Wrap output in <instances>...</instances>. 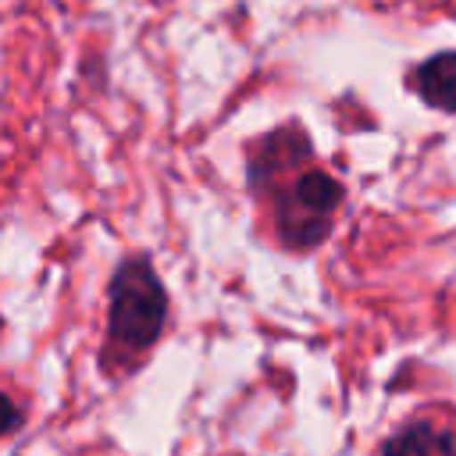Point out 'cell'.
<instances>
[{
	"instance_id": "cell-2",
	"label": "cell",
	"mask_w": 456,
	"mask_h": 456,
	"mask_svg": "<svg viewBox=\"0 0 456 456\" xmlns=\"http://www.w3.org/2000/svg\"><path fill=\"white\" fill-rule=\"evenodd\" d=\"M342 203V185L328 175V171H303L289 192H281L278 200V232L289 246L306 249L314 242H321L331 228V214Z\"/></svg>"
},
{
	"instance_id": "cell-3",
	"label": "cell",
	"mask_w": 456,
	"mask_h": 456,
	"mask_svg": "<svg viewBox=\"0 0 456 456\" xmlns=\"http://www.w3.org/2000/svg\"><path fill=\"white\" fill-rule=\"evenodd\" d=\"M381 456H456V431L417 417L381 445Z\"/></svg>"
},
{
	"instance_id": "cell-4",
	"label": "cell",
	"mask_w": 456,
	"mask_h": 456,
	"mask_svg": "<svg viewBox=\"0 0 456 456\" xmlns=\"http://www.w3.org/2000/svg\"><path fill=\"white\" fill-rule=\"evenodd\" d=\"M417 93L438 107V110H456V53H435L431 61H424L413 75Z\"/></svg>"
},
{
	"instance_id": "cell-1",
	"label": "cell",
	"mask_w": 456,
	"mask_h": 456,
	"mask_svg": "<svg viewBox=\"0 0 456 456\" xmlns=\"http://www.w3.org/2000/svg\"><path fill=\"white\" fill-rule=\"evenodd\" d=\"M167 296L146 260H125L110 281L107 342L118 353H142L164 328Z\"/></svg>"
}]
</instances>
